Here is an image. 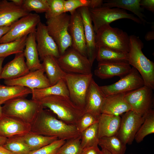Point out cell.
<instances>
[{
  "label": "cell",
  "mask_w": 154,
  "mask_h": 154,
  "mask_svg": "<svg viewBox=\"0 0 154 154\" xmlns=\"http://www.w3.org/2000/svg\"><path fill=\"white\" fill-rule=\"evenodd\" d=\"M31 125V132L58 139L66 140L80 135L75 125L65 123L51 110L44 108L40 110Z\"/></svg>",
  "instance_id": "cell-1"
},
{
  "label": "cell",
  "mask_w": 154,
  "mask_h": 154,
  "mask_svg": "<svg viewBox=\"0 0 154 154\" xmlns=\"http://www.w3.org/2000/svg\"><path fill=\"white\" fill-rule=\"evenodd\" d=\"M38 101L44 108H48L58 119L69 125H76L85 113L84 109L75 104L68 96H51Z\"/></svg>",
  "instance_id": "cell-2"
},
{
  "label": "cell",
  "mask_w": 154,
  "mask_h": 154,
  "mask_svg": "<svg viewBox=\"0 0 154 154\" xmlns=\"http://www.w3.org/2000/svg\"><path fill=\"white\" fill-rule=\"evenodd\" d=\"M144 44L139 38L129 36L128 62L136 69L142 77L144 85L154 89V63L148 59L142 51Z\"/></svg>",
  "instance_id": "cell-3"
},
{
  "label": "cell",
  "mask_w": 154,
  "mask_h": 154,
  "mask_svg": "<svg viewBox=\"0 0 154 154\" xmlns=\"http://www.w3.org/2000/svg\"><path fill=\"white\" fill-rule=\"evenodd\" d=\"M2 107L3 114L18 119L30 124L40 110L44 108L39 101L25 98L9 101Z\"/></svg>",
  "instance_id": "cell-4"
},
{
  "label": "cell",
  "mask_w": 154,
  "mask_h": 154,
  "mask_svg": "<svg viewBox=\"0 0 154 154\" xmlns=\"http://www.w3.org/2000/svg\"><path fill=\"white\" fill-rule=\"evenodd\" d=\"M96 33V48L102 46L128 52L129 36L122 30L106 25L100 28Z\"/></svg>",
  "instance_id": "cell-5"
},
{
  "label": "cell",
  "mask_w": 154,
  "mask_h": 154,
  "mask_svg": "<svg viewBox=\"0 0 154 154\" xmlns=\"http://www.w3.org/2000/svg\"><path fill=\"white\" fill-rule=\"evenodd\" d=\"M70 15L64 13L56 17L46 20L48 33L58 46L60 54H64L72 44L69 31Z\"/></svg>",
  "instance_id": "cell-6"
},
{
  "label": "cell",
  "mask_w": 154,
  "mask_h": 154,
  "mask_svg": "<svg viewBox=\"0 0 154 154\" xmlns=\"http://www.w3.org/2000/svg\"><path fill=\"white\" fill-rule=\"evenodd\" d=\"M92 78V74L66 73L64 79L71 100L76 105L84 109L87 92Z\"/></svg>",
  "instance_id": "cell-7"
},
{
  "label": "cell",
  "mask_w": 154,
  "mask_h": 154,
  "mask_svg": "<svg viewBox=\"0 0 154 154\" xmlns=\"http://www.w3.org/2000/svg\"><path fill=\"white\" fill-rule=\"evenodd\" d=\"M89 10L96 33L102 27L110 25L115 21L121 19H128L137 23L142 24L137 17L133 14L128 13L125 10L121 9L102 6L98 8Z\"/></svg>",
  "instance_id": "cell-8"
},
{
  "label": "cell",
  "mask_w": 154,
  "mask_h": 154,
  "mask_svg": "<svg viewBox=\"0 0 154 154\" xmlns=\"http://www.w3.org/2000/svg\"><path fill=\"white\" fill-rule=\"evenodd\" d=\"M62 70L67 73L89 74L92 66L87 56L72 48L57 58Z\"/></svg>",
  "instance_id": "cell-9"
},
{
  "label": "cell",
  "mask_w": 154,
  "mask_h": 154,
  "mask_svg": "<svg viewBox=\"0 0 154 154\" xmlns=\"http://www.w3.org/2000/svg\"><path fill=\"white\" fill-rule=\"evenodd\" d=\"M153 90L144 85L125 93L124 98L132 110L141 116H144L153 109Z\"/></svg>",
  "instance_id": "cell-10"
},
{
  "label": "cell",
  "mask_w": 154,
  "mask_h": 154,
  "mask_svg": "<svg viewBox=\"0 0 154 154\" xmlns=\"http://www.w3.org/2000/svg\"><path fill=\"white\" fill-rule=\"evenodd\" d=\"M40 21V17L38 15L29 13L10 26L9 30L1 38L0 43L11 42L35 32L37 26Z\"/></svg>",
  "instance_id": "cell-11"
},
{
  "label": "cell",
  "mask_w": 154,
  "mask_h": 154,
  "mask_svg": "<svg viewBox=\"0 0 154 154\" xmlns=\"http://www.w3.org/2000/svg\"><path fill=\"white\" fill-rule=\"evenodd\" d=\"M144 85L143 79L135 68L132 67L130 72L112 84L100 86L105 96L118 93H126Z\"/></svg>",
  "instance_id": "cell-12"
},
{
  "label": "cell",
  "mask_w": 154,
  "mask_h": 154,
  "mask_svg": "<svg viewBox=\"0 0 154 154\" xmlns=\"http://www.w3.org/2000/svg\"><path fill=\"white\" fill-rule=\"evenodd\" d=\"M145 116H141L132 110L122 114L116 136L125 145L131 144L137 132L144 121Z\"/></svg>",
  "instance_id": "cell-13"
},
{
  "label": "cell",
  "mask_w": 154,
  "mask_h": 154,
  "mask_svg": "<svg viewBox=\"0 0 154 154\" xmlns=\"http://www.w3.org/2000/svg\"><path fill=\"white\" fill-rule=\"evenodd\" d=\"M35 37L39 57L41 60L47 56H52L56 58L60 56L58 46L49 34L46 25L41 21L37 26Z\"/></svg>",
  "instance_id": "cell-14"
},
{
  "label": "cell",
  "mask_w": 154,
  "mask_h": 154,
  "mask_svg": "<svg viewBox=\"0 0 154 154\" xmlns=\"http://www.w3.org/2000/svg\"><path fill=\"white\" fill-rule=\"evenodd\" d=\"M69 31L72 42V48L87 56L84 25L80 14L76 10L70 14Z\"/></svg>",
  "instance_id": "cell-15"
},
{
  "label": "cell",
  "mask_w": 154,
  "mask_h": 154,
  "mask_svg": "<svg viewBox=\"0 0 154 154\" xmlns=\"http://www.w3.org/2000/svg\"><path fill=\"white\" fill-rule=\"evenodd\" d=\"M44 72L43 68L30 71L27 74L20 77L5 80L4 83L7 86H20L32 90L43 88L51 86Z\"/></svg>",
  "instance_id": "cell-16"
},
{
  "label": "cell",
  "mask_w": 154,
  "mask_h": 154,
  "mask_svg": "<svg viewBox=\"0 0 154 154\" xmlns=\"http://www.w3.org/2000/svg\"><path fill=\"white\" fill-rule=\"evenodd\" d=\"M82 18L84 28L87 56L92 66L96 58V48L95 43L96 33L94 30L89 9L86 7L77 10Z\"/></svg>",
  "instance_id": "cell-17"
},
{
  "label": "cell",
  "mask_w": 154,
  "mask_h": 154,
  "mask_svg": "<svg viewBox=\"0 0 154 154\" xmlns=\"http://www.w3.org/2000/svg\"><path fill=\"white\" fill-rule=\"evenodd\" d=\"M132 68L127 61L100 62H98L94 73L96 76L102 79L115 76L121 78L129 73Z\"/></svg>",
  "instance_id": "cell-18"
},
{
  "label": "cell",
  "mask_w": 154,
  "mask_h": 154,
  "mask_svg": "<svg viewBox=\"0 0 154 154\" xmlns=\"http://www.w3.org/2000/svg\"><path fill=\"white\" fill-rule=\"evenodd\" d=\"M30 124L3 114L0 118V136L7 139L22 135L31 131Z\"/></svg>",
  "instance_id": "cell-19"
},
{
  "label": "cell",
  "mask_w": 154,
  "mask_h": 154,
  "mask_svg": "<svg viewBox=\"0 0 154 154\" xmlns=\"http://www.w3.org/2000/svg\"><path fill=\"white\" fill-rule=\"evenodd\" d=\"M105 97L100 86L92 78L86 95L85 113L91 114L98 118L101 114V108Z\"/></svg>",
  "instance_id": "cell-20"
},
{
  "label": "cell",
  "mask_w": 154,
  "mask_h": 154,
  "mask_svg": "<svg viewBox=\"0 0 154 154\" xmlns=\"http://www.w3.org/2000/svg\"><path fill=\"white\" fill-rule=\"evenodd\" d=\"M125 94L118 93L105 96L101 108V114L120 116L131 110L125 100Z\"/></svg>",
  "instance_id": "cell-21"
},
{
  "label": "cell",
  "mask_w": 154,
  "mask_h": 154,
  "mask_svg": "<svg viewBox=\"0 0 154 154\" xmlns=\"http://www.w3.org/2000/svg\"><path fill=\"white\" fill-rule=\"evenodd\" d=\"M30 71L25 61L23 52L15 54L14 58L2 68L0 79L11 80L22 77Z\"/></svg>",
  "instance_id": "cell-22"
},
{
  "label": "cell",
  "mask_w": 154,
  "mask_h": 154,
  "mask_svg": "<svg viewBox=\"0 0 154 154\" xmlns=\"http://www.w3.org/2000/svg\"><path fill=\"white\" fill-rule=\"evenodd\" d=\"M29 13L11 1L0 0V27L10 26Z\"/></svg>",
  "instance_id": "cell-23"
},
{
  "label": "cell",
  "mask_w": 154,
  "mask_h": 154,
  "mask_svg": "<svg viewBox=\"0 0 154 154\" xmlns=\"http://www.w3.org/2000/svg\"><path fill=\"white\" fill-rule=\"evenodd\" d=\"M98 119V135L99 138L116 136L120 125V116L101 114Z\"/></svg>",
  "instance_id": "cell-24"
},
{
  "label": "cell",
  "mask_w": 154,
  "mask_h": 154,
  "mask_svg": "<svg viewBox=\"0 0 154 154\" xmlns=\"http://www.w3.org/2000/svg\"><path fill=\"white\" fill-rule=\"evenodd\" d=\"M23 53L26 59V64L30 71L42 68L37 49L35 32L27 36Z\"/></svg>",
  "instance_id": "cell-25"
},
{
  "label": "cell",
  "mask_w": 154,
  "mask_h": 154,
  "mask_svg": "<svg viewBox=\"0 0 154 154\" xmlns=\"http://www.w3.org/2000/svg\"><path fill=\"white\" fill-rule=\"evenodd\" d=\"M140 0H106L104 1L102 6L109 8H118L127 10L136 15L145 25L149 23L145 19L146 18L143 14L144 9L140 4Z\"/></svg>",
  "instance_id": "cell-26"
},
{
  "label": "cell",
  "mask_w": 154,
  "mask_h": 154,
  "mask_svg": "<svg viewBox=\"0 0 154 154\" xmlns=\"http://www.w3.org/2000/svg\"><path fill=\"white\" fill-rule=\"evenodd\" d=\"M41 63L51 86L56 84L60 80L64 79L66 73L61 68L57 58L52 56L45 57Z\"/></svg>",
  "instance_id": "cell-27"
},
{
  "label": "cell",
  "mask_w": 154,
  "mask_h": 154,
  "mask_svg": "<svg viewBox=\"0 0 154 154\" xmlns=\"http://www.w3.org/2000/svg\"><path fill=\"white\" fill-rule=\"evenodd\" d=\"M33 100L39 101L46 97L59 95L69 97V91L64 80H60L54 85L40 89L32 90Z\"/></svg>",
  "instance_id": "cell-28"
},
{
  "label": "cell",
  "mask_w": 154,
  "mask_h": 154,
  "mask_svg": "<svg viewBox=\"0 0 154 154\" xmlns=\"http://www.w3.org/2000/svg\"><path fill=\"white\" fill-rule=\"evenodd\" d=\"M32 93V90L27 87L18 85H0V104L15 99L25 98Z\"/></svg>",
  "instance_id": "cell-29"
},
{
  "label": "cell",
  "mask_w": 154,
  "mask_h": 154,
  "mask_svg": "<svg viewBox=\"0 0 154 154\" xmlns=\"http://www.w3.org/2000/svg\"><path fill=\"white\" fill-rule=\"evenodd\" d=\"M128 53L101 46L96 48V58L98 62H128Z\"/></svg>",
  "instance_id": "cell-30"
},
{
  "label": "cell",
  "mask_w": 154,
  "mask_h": 154,
  "mask_svg": "<svg viewBox=\"0 0 154 154\" xmlns=\"http://www.w3.org/2000/svg\"><path fill=\"white\" fill-rule=\"evenodd\" d=\"M31 151L38 149L58 140L54 137H49L31 131L23 135Z\"/></svg>",
  "instance_id": "cell-31"
},
{
  "label": "cell",
  "mask_w": 154,
  "mask_h": 154,
  "mask_svg": "<svg viewBox=\"0 0 154 154\" xmlns=\"http://www.w3.org/2000/svg\"><path fill=\"white\" fill-rule=\"evenodd\" d=\"M98 145L112 154H124L126 149V145L116 136L100 138Z\"/></svg>",
  "instance_id": "cell-32"
},
{
  "label": "cell",
  "mask_w": 154,
  "mask_h": 154,
  "mask_svg": "<svg viewBox=\"0 0 154 154\" xmlns=\"http://www.w3.org/2000/svg\"><path fill=\"white\" fill-rule=\"evenodd\" d=\"M27 36L11 42L0 43V58H5L11 54L23 52Z\"/></svg>",
  "instance_id": "cell-33"
},
{
  "label": "cell",
  "mask_w": 154,
  "mask_h": 154,
  "mask_svg": "<svg viewBox=\"0 0 154 154\" xmlns=\"http://www.w3.org/2000/svg\"><path fill=\"white\" fill-rule=\"evenodd\" d=\"M23 135L8 138L3 146L14 154H29L31 151Z\"/></svg>",
  "instance_id": "cell-34"
},
{
  "label": "cell",
  "mask_w": 154,
  "mask_h": 154,
  "mask_svg": "<svg viewBox=\"0 0 154 154\" xmlns=\"http://www.w3.org/2000/svg\"><path fill=\"white\" fill-rule=\"evenodd\" d=\"M81 145L82 149L98 145V122L80 133Z\"/></svg>",
  "instance_id": "cell-35"
},
{
  "label": "cell",
  "mask_w": 154,
  "mask_h": 154,
  "mask_svg": "<svg viewBox=\"0 0 154 154\" xmlns=\"http://www.w3.org/2000/svg\"><path fill=\"white\" fill-rule=\"evenodd\" d=\"M154 133V110L149 112L145 116L144 121L135 135L134 140L139 143L147 135Z\"/></svg>",
  "instance_id": "cell-36"
},
{
  "label": "cell",
  "mask_w": 154,
  "mask_h": 154,
  "mask_svg": "<svg viewBox=\"0 0 154 154\" xmlns=\"http://www.w3.org/2000/svg\"><path fill=\"white\" fill-rule=\"evenodd\" d=\"M82 150L80 136L66 140L58 149L56 154H81Z\"/></svg>",
  "instance_id": "cell-37"
},
{
  "label": "cell",
  "mask_w": 154,
  "mask_h": 154,
  "mask_svg": "<svg viewBox=\"0 0 154 154\" xmlns=\"http://www.w3.org/2000/svg\"><path fill=\"white\" fill-rule=\"evenodd\" d=\"M21 7L29 13L32 11L45 13L48 9V5L47 0H23Z\"/></svg>",
  "instance_id": "cell-38"
},
{
  "label": "cell",
  "mask_w": 154,
  "mask_h": 154,
  "mask_svg": "<svg viewBox=\"0 0 154 154\" xmlns=\"http://www.w3.org/2000/svg\"><path fill=\"white\" fill-rule=\"evenodd\" d=\"M48 9L45 13L46 20L57 17L64 12V0H47Z\"/></svg>",
  "instance_id": "cell-39"
},
{
  "label": "cell",
  "mask_w": 154,
  "mask_h": 154,
  "mask_svg": "<svg viewBox=\"0 0 154 154\" xmlns=\"http://www.w3.org/2000/svg\"><path fill=\"white\" fill-rule=\"evenodd\" d=\"M98 118L92 114L85 113L77 122L76 126L80 133L98 122Z\"/></svg>",
  "instance_id": "cell-40"
},
{
  "label": "cell",
  "mask_w": 154,
  "mask_h": 154,
  "mask_svg": "<svg viewBox=\"0 0 154 154\" xmlns=\"http://www.w3.org/2000/svg\"><path fill=\"white\" fill-rule=\"evenodd\" d=\"M66 141L58 139L47 145L31 151L29 154H56L58 149L65 143Z\"/></svg>",
  "instance_id": "cell-41"
},
{
  "label": "cell",
  "mask_w": 154,
  "mask_h": 154,
  "mask_svg": "<svg viewBox=\"0 0 154 154\" xmlns=\"http://www.w3.org/2000/svg\"><path fill=\"white\" fill-rule=\"evenodd\" d=\"M88 5V0H64V13L69 12L70 14L80 7H86Z\"/></svg>",
  "instance_id": "cell-42"
},
{
  "label": "cell",
  "mask_w": 154,
  "mask_h": 154,
  "mask_svg": "<svg viewBox=\"0 0 154 154\" xmlns=\"http://www.w3.org/2000/svg\"><path fill=\"white\" fill-rule=\"evenodd\" d=\"M140 4L141 6L152 13L154 12V0H140Z\"/></svg>",
  "instance_id": "cell-43"
},
{
  "label": "cell",
  "mask_w": 154,
  "mask_h": 154,
  "mask_svg": "<svg viewBox=\"0 0 154 154\" xmlns=\"http://www.w3.org/2000/svg\"><path fill=\"white\" fill-rule=\"evenodd\" d=\"M101 151L99 148L98 145H96L82 150L81 154H101Z\"/></svg>",
  "instance_id": "cell-44"
},
{
  "label": "cell",
  "mask_w": 154,
  "mask_h": 154,
  "mask_svg": "<svg viewBox=\"0 0 154 154\" xmlns=\"http://www.w3.org/2000/svg\"><path fill=\"white\" fill-rule=\"evenodd\" d=\"M88 5L87 7L90 9L99 8L102 6L104 3L102 0H88Z\"/></svg>",
  "instance_id": "cell-45"
},
{
  "label": "cell",
  "mask_w": 154,
  "mask_h": 154,
  "mask_svg": "<svg viewBox=\"0 0 154 154\" xmlns=\"http://www.w3.org/2000/svg\"><path fill=\"white\" fill-rule=\"evenodd\" d=\"M10 26L0 27V40L3 36L9 30Z\"/></svg>",
  "instance_id": "cell-46"
},
{
  "label": "cell",
  "mask_w": 154,
  "mask_h": 154,
  "mask_svg": "<svg viewBox=\"0 0 154 154\" xmlns=\"http://www.w3.org/2000/svg\"><path fill=\"white\" fill-rule=\"evenodd\" d=\"M145 38L146 40L147 41H149L154 39V31L148 32L146 35L145 36Z\"/></svg>",
  "instance_id": "cell-47"
},
{
  "label": "cell",
  "mask_w": 154,
  "mask_h": 154,
  "mask_svg": "<svg viewBox=\"0 0 154 154\" xmlns=\"http://www.w3.org/2000/svg\"><path fill=\"white\" fill-rule=\"evenodd\" d=\"M0 154H14L5 148L3 145H0Z\"/></svg>",
  "instance_id": "cell-48"
},
{
  "label": "cell",
  "mask_w": 154,
  "mask_h": 154,
  "mask_svg": "<svg viewBox=\"0 0 154 154\" xmlns=\"http://www.w3.org/2000/svg\"><path fill=\"white\" fill-rule=\"evenodd\" d=\"M11 1L16 5L20 7H22L23 2V0H11Z\"/></svg>",
  "instance_id": "cell-49"
},
{
  "label": "cell",
  "mask_w": 154,
  "mask_h": 154,
  "mask_svg": "<svg viewBox=\"0 0 154 154\" xmlns=\"http://www.w3.org/2000/svg\"><path fill=\"white\" fill-rule=\"evenodd\" d=\"M7 139L0 136V145H3L6 142Z\"/></svg>",
  "instance_id": "cell-50"
},
{
  "label": "cell",
  "mask_w": 154,
  "mask_h": 154,
  "mask_svg": "<svg viewBox=\"0 0 154 154\" xmlns=\"http://www.w3.org/2000/svg\"><path fill=\"white\" fill-rule=\"evenodd\" d=\"M5 58H0V79L3 68L2 67V65Z\"/></svg>",
  "instance_id": "cell-51"
},
{
  "label": "cell",
  "mask_w": 154,
  "mask_h": 154,
  "mask_svg": "<svg viewBox=\"0 0 154 154\" xmlns=\"http://www.w3.org/2000/svg\"><path fill=\"white\" fill-rule=\"evenodd\" d=\"M101 154H112L109 151L105 149H102Z\"/></svg>",
  "instance_id": "cell-52"
},
{
  "label": "cell",
  "mask_w": 154,
  "mask_h": 154,
  "mask_svg": "<svg viewBox=\"0 0 154 154\" xmlns=\"http://www.w3.org/2000/svg\"><path fill=\"white\" fill-rule=\"evenodd\" d=\"M3 114L2 107L1 105L0 104V118L2 116Z\"/></svg>",
  "instance_id": "cell-53"
},
{
  "label": "cell",
  "mask_w": 154,
  "mask_h": 154,
  "mask_svg": "<svg viewBox=\"0 0 154 154\" xmlns=\"http://www.w3.org/2000/svg\"><path fill=\"white\" fill-rule=\"evenodd\" d=\"M132 154V153H131V154Z\"/></svg>",
  "instance_id": "cell-54"
}]
</instances>
